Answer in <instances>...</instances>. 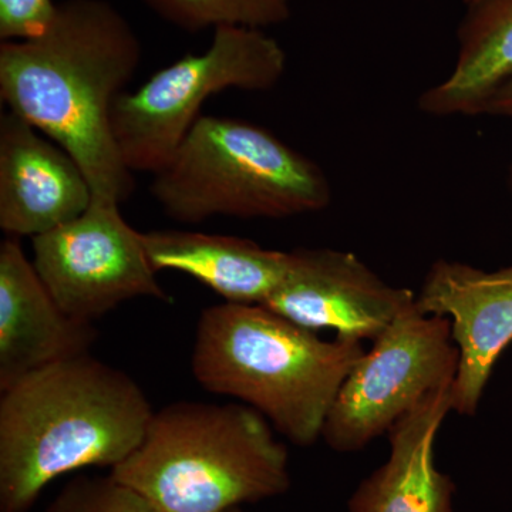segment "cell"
Segmentation results:
<instances>
[{
    "label": "cell",
    "mask_w": 512,
    "mask_h": 512,
    "mask_svg": "<svg viewBox=\"0 0 512 512\" xmlns=\"http://www.w3.org/2000/svg\"><path fill=\"white\" fill-rule=\"evenodd\" d=\"M350 370L330 407L322 439L339 453H355L407 416L427 396L454 384L458 349L450 322L426 315L417 295L373 340Z\"/></svg>",
    "instance_id": "cell-7"
},
{
    "label": "cell",
    "mask_w": 512,
    "mask_h": 512,
    "mask_svg": "<svg viewBox=\"0 0 512 512\" xmlns=\"http://www.w3.org/2000/svg\"><path fill=\"white\" fill-rule=\"evenodd\" d=\"M119 202L97 200L62 227L32 238L33 265L67 315L93 322L136 298L171 302L148 259L143 234Z\"/></svg>",
    "instance_id": "cell-8"
},
{
    "label": "cell",
    "mask_w": 512,
    "mask_h": 512,
    "mask_svg": "<svg viewBox=\"0 0 512 512\" xmlns=\"http://www.w3.org/2000/svg\"><path fill=\"white\" fill-rule=\"evenodd\" d=\"M247 404L178 402L154 412L146 436L110 476L164 512H225L291 487L288 450Z\"/></svg>",
    "instance_id": "cell-4"
},
{
    "label": "cell",
    "mask_w": 512,
    "mask_h": 512,
    "mask_svg": "<svg viewBox=\"0 0 512 512\" xmlns=\"http://www.w3.org/2000/svg\"><path fill=\"white\" fill-rule=\"evenodd\" d=\"M47 512H164L146 495L113 477L74 478Z\"/></svg>",
    "instance_id": "cell-17"
},
{
    "label": "cell",
    "mask_w": 512,
    "mask_h": 512,
    "mask_svg": "<svg viewBox=\"0 0 512 512\" xmlns=\"http://www.w3.org/2000/svg\"><path fill=\"white\" fill-rule=\"evenodd\" d=\"M141 62L133 26L107 0H66L32 39L0 45V99L82 167L93 198L123 204L136 190L111 109Z\"/></svg>",
    "instance_id": "cell-1"
},
{
    "label": "cell",
    "mask_w": 512,
    "mask_h": 512,
    "mask_svg": "<svg viewBox=\"0 0 512 512\" xmlns=\"http://www.w3.org/2000/svg\"><path fill=\"white\" fill-rule=\"evenodd\" d=\"M286 62L284 47L264 30H214L205 52L188 53L114 101L111 128L124 163L133 173H158L205 101L229 89L268 92L281 82Z\"/></svg>",
    "instance_id": "cell-6"
},
{
    "label": "cell",
    "mask_w": 512,
    "mask_h": 512,
    "mask_svg": "<svg viewBox=\"0 0 512 512\" xmlns=\"http://www.w3.org/2000/svg\"><path fill=\"white\" fill-rule=\"evenodd\" d=\"M93 191L69 151L13 111L0 116V228L35 238L82 215Z\"/></svg>",
    "instance_id": "cell-11"
},
{
    "label": "cell",
    "mask_w": 512,
    "mask_h": 512,
    "mask_svg": "<svg viewBox=\"0 0 512 512\" xmlns=\"http://www.w3.org/2000/svg\"><path fill=\"white\" fill-rule=\"evenodd\" d=\"M92 322L67 315L43 284L19 238L0 244V390L55 363L89 355Z\"/></svg>",
    "instance_id": "cell-12"
},
{
    "label": "cell",
    "mask_w": 512,
    "mask_h": 512,
    "mask_svg": "<svg viewBox=\"0 0 512 512\" xmlns=\"http://www.w3.org/2000/svg\"><path fill=\"white\" fill-rule=\"evenodd\" d=\"M153 416L127 373L90 355L23 377L0 399V512H28L64 474L119 466Z\"/></svg>",
    "instance_id": "cell-2"
},
{
    "label": "cell",
    "mask_w": 512,
    "mask_h": 512,
    "mask_svg": "<svg viewBox=\"0 0 512 512\" xmlns=\"http://www.w3.org/2000/svg\"><path fill=\"white\" fill-rule=\"evenodd\" d=\"M225 512H244V511H242L241 508L237 507V508H232V510H228Z\"/></svg>",
    "instance_id": "cell-21"
},
{
    "label": "cell",
    "mask_w": 512,
    "mask_h": 512,
    "mask_svg": "<svg viewBox=\"0 0 512 512\" xmlns=\"http://www.w3.org/2000/svg\"><path fill=\"white\" fill-rule=\"evenodd\" d=\"M508 184H510V188L512 191V163L510 165V173H508Z\"/></svg>",
    "instance_id": "cell-20"
},
{
    "label": "cell",
    "mask_w": 512,
    "mask_h": 512,
    "mask_svg": "<svg viewBox=\"0 0 512 512\" xmlns=\"http://www.w3.org/2000/svg\"><path fill=\"white\" fill-rule=\"evenodd\" d=\"M151 195L181 224L214 217L281 220L329 207L332 187L311 158L249 121L201 116L167 164Z\"/></svg>",
    "instance_id": "cell-5"
},
{
    "label": "cell",
    "mask_w": 512,
    "mask_h": 512,
    "mask_svg": "<svg viewBox=\"0 0 512 512\" xmlns=\"http://www.w3.org/2000/svg\"><path fill=\"white\" fill-rule=\"evenodd\" d=\"M365 352L359 340L320 338L264 305L225 302L201 312L192 373L208 392L241 400L308 447Z\"/></svg>",
    "instance_id": "cell-3"
},
{
    "label": "cell",
    "mask_w": 512,
    "mask_h": 512,
    "mask_svg": "<svg viewBox=\"0 0 512 512\" xmlns=\"http://www.w3.org/2000/svg\"><path fill=\"white\" fill-rule=\"evenodd\" d=\"M512 77V0H478L458 29L453 72L420 94V111L434 117L480 116Z\"/></svg>",
    "instance_id": "cell-15"
},
{
    "label": "cell",
    "mask_w": 512,
    "mask_h": 512,
    "mask_svg": "<svg viewBox=\"0 0 512 512\" xmlns=\"http://www.w3.org/2000/svg\"><path fill=\"white\" fill-rule=\"evenodd\" d=\"M417 305L426 315L450 322L460 356L451 409L474 416L495 363L512 343V265L484 271L437 259L424 276Z\"/></svg>",
    "instance_id": "cell-9"
},
{
    "label": "cell",
    "mask_w": 512,
    "mask_h": 512,
    "mask_svg": "<svg viewBox=\"0 0 512 512\" xmlns=\"http://www.w3.org/2000/svg\"><path fill=\"white\" fill-rule=\"evenodd\" d=\"M156 15L185 32L261 29L291 18L289 0H143Z\"/></svg>",
    "instance_id": "cell-16"
},
{
    "label": "cell",
    "mask_w": 512,
    "mask_h": 512,
    "mask_svg": "<svg viewBox=\"0 0 512 512\" xmlns=\"http://www.w3.org/2000/svg\"><path fill=\"white\" fill-rule=\"evenodd\" d=\"M284 284L265 303L296 325L330 330L336 338L375 340L416 293L383 281L355 254L299 248Z\"/></svg>",
    "instance_id": "cell-10"
},
{
    "label": "cell",
    "mask_w": 512,
    "mask_h": 512,
    "mask_svg": "<svg viewBox=\"0 0 512 512\" xmlns=\"http://www.w3.org/2000/svg\"><path fill=\"white\" fill-rule=\"evenodd\" d=\"M56 9L53 0H0V39H32L46 29Z\"/></svg>",
    "instance_id": "cell-18"
},
{
    "label": "cell",
    "mask_w": 512,
    "mask_h": 512,
    "mask_svg": "<svg viewBox=\"0 0 512 512\" xmlns=\"http://www.w3.org/2000/svg\"><path fill=\"white\" fill-rule=\"evenodd\" d=\"M154 271L183 272L229 303L265 305L284 284L292 252L262 248L247 238L192 231L143 234Z\"/></svg>",
    "instance_id": "cell-14"
},
{
    "label": "cell",
    "mask_w": 512,
    "mask_h": 512,
    "mask_svg": "<svg viewBox=\"0 0 512 512\" xmlns=\"http://www.w3.org/2000/svg\"><path fill=\"white\" fill-rule=\"evenodd\" d=\"M478 2V0H464V3H467V5H473V3Z\"/></svg>",
    "instance_id": "cell-22"
},
{
    "label": "cell",
    "mask_w": 512,
    "mask_h": 512,
    "mask_svg": "<svg viewBox=\"0 0 512 512\" xmlns=\"http://www.w3.org/2000/svg\"><path fill=\"white\" fill-rule=\"evenodd\" d=\"M451 387L431 393L389 431L386 463L349 500V512H453V480L434 461V443L451 409Z\"/></svg>",
    "instance_id": "cell-13"
},
{
    "label": "cell",
    "mask_w": 512,
    "mask_h": 512,
    "mask_svg": "<svg viewBox=\"0 0 512 512\" xmlns=\"http://www.w3.org/2000/svg\"><path fill=\"white\" fill-rule=\"evenodd\" d=\"M483 114L512 119V77L490 97L485 104Z\"/></svg>",
    "instance_id": "cell-19"
}]
</instances>
